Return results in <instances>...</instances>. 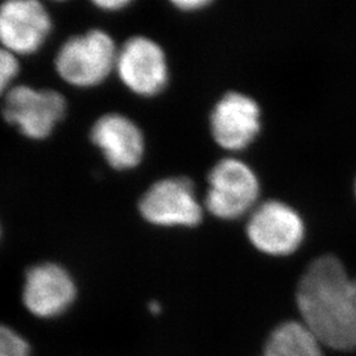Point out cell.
Instances as JSON below:
<instances>
[{
  "instance_id": "7a4b0ae2",
  "label": "cell",
  "mask_w": 356,
  "mask_h": 356,
  "mask_svg": "<svg viewBox=\"0 0 356 356\" xmlns=\"http://www.w3.org/2000/svg\"><path fill=\"white\" fill-rule=\"evenodd\" d=\"M118 51L110 33L90 29L65 41L56 54L54 69L73 88H95L115 72Z\"/></svg>"
},
{
  "instance_id": "3957f363",
  "label": "cell",
  "mask_w": 356,
  "mask_h": 356,
  "mask_svg": "<svg viewBox=\"0 0 356 356\" xmlns=\"http://www.w3.org/2000/svg\"><path fill=\"white\" fill-rule=\"evenodd\" d=\"M66 111L67 103L61 92L17 85L4 95L1 114L23 136L45 140L64 120Z\"/></svg>"
},
{
  "instance_id": "277c9868",
  "label": "cell",
  "mask_w": 356,
  "mask_h": 356,
  "mask_svg": "<svg viewBox=\"0 0 356 356\" xmlns=\"http://www.w3.org/2000/svg\"><path fill=\"white\" fill-rule=\"evenodd\" d=\"M204 206L210 214L232 220L252 210L260 185L254 170L238 159L220 160L209 173Z\"/></svg>"
},
{
  "instance_id": "8992f818",
  "label": "cell",
  "mask_w": 356,
  "mask_h": 356,
  "mask_svg": "<svg viewBox=\"0 0 356 356\" xmlns=\"http://www.w3.org/2000/svg\"><path fill=\"white\" fill-rule=\"evenodd\" d=\"M115 72L129 91L147 98L160 94L169 81L165 51L147 36H132L119 47Z\"/></svg>"
},
{
  "instance_id": "30bf717a",
  "label": "cell",
  "mask_w": 356,
  "mask_h": 356,
  "mask_svg": "<svg viewBox=\"0 0 356 356\" xmlns=\"http://www.w3.org/2000/svg\"><path fill=\"white\" fill-rule=\"evenodd\" d=\"M261 128L259 104L242 92H229L216 102L210 129L216 144L223 149L238 152L257 138Z\"/></svg>"
},
{
  "instance_id": "ba28073f",
  "label": "cell",
  "mask_w": 356,
  "mask_h": 356,
  "mask_svg": "<svg viewBox=\"0 0 356 356\" xmlns=\"http://www.w3.org/2000/svg\"><path fill=\"white\" fill-rule=\"evenodd\" d=\"M247 235L254 248L273 256L291 254L305 236L304 222L291 206L280 201L259 204L248 219Z\"/></svg>"
},
{
  "instance_id": "d6986e66",
  "label": "cell",
  "mask_w": 356,
  "mask_h": 356,
  "mask_svg": "<svg viewBox=\"0 0 356 356\" xmlns=\"http://www.w3.org/2000/svg\"><path fill=\"white\" fill-rule=\"evenodd\" d=\"M0 236H1V229H0Z\"/></svg>"
},
{
  "instance_id": "5bb4252c",
  "label": "cell",
  "mask_w": 356,
  "mask_h": 356,
  "mask_svg": "<svg viewBox=\"0 0 356 356\" xmlns=\"http://www.w3.org/2000/svg\"><path fill=\"white\" fill-rule=\"evenodd\" d=\"M20 72L17 56L0 45V97L13 88V81Z\"/></svg>"
},
{
  "instance_id": "52a82bcc",
  "label": "cell",
  "mask_w": 356,
  "mask_h": 356,
  "mask_svg": "<svg viewBox=\"0 0 356 356\" xmlns=\"http://www.w3.org/2000/svg\"><path fill=\"white\" fill-rule=\"evenodd\" d=\"M53 22L41 0H3L0 3V45L15 56L40 51L49 38Z\"/></svg>"
},
{
  "instance_id": "e0dca14e",
  "label": "cell",
  "mask_w": 356,
  "mask_h": 356,
  "mask_svg": "<svg viewBox=\"0 0 356 356\" xmlns=\"http://www.w3.org/2000/svg\"><path fill=\"white\" fill-rule=\"evenodd\" d=\"M149 312L153 313V314L160 313V312H161V305L157 304V302H151V304H149Z\"/></svg>"
},
{
  "instance_id": "ffe728a7",
  "label": "cell",
  "mask_w": 356,
  "mask_h": 356,
  "mask_svg": "<svg viewBox=\"0 0 356 356\" xmlns=\"http://www.w3.org/2000/svg\"><path fill=\"white\" fill-rule=\"evenodd\" d=\"M355 188H356V186H355Z\"/></svg>"
},
{
  "instance_id": "5b68a950",
  "label": "cell",
  "mask_w": 356,
  "mask_h": 356,
  "mask_svg": "<svg viewBox=\"0 0 356 356\" xmlns=\"http://www.w3.org/2000/svg\"><path fill=\"white\" fill-rule=\"evenodd\" d=\"M144 220L159 227H195L202 220V206L194 184L185 177L156 181L139 201Z\"/></svg>"
},
{
  "instance_id": "2e32d148",
  "label": "cell",
  "mask_w": 356,
  "mask_h": 356,
  "mask_svg": "<svg viewBox=\"0 0 356 356\" xmlns=\"http://www.w3.org/2000/svg\"><path fill=\"white\" fill-rule=\"evenodd\" d=\"M90 1L99 10L115 13L126 8L134 0H90Z\"/></svg>"
},
{
  "instance_id": "8fae6325",
  "label": "cell",
  "mask_w": 356,
  "mask_h": 356,
  "mask_svg": "<svg viewBox=\"0 0 356 356\" xmlns=\"http://www.w3.org/2000/svg\"><path fill=\"white\" fill-rule=\"evenodd\" d=\"M90 140L115 170L136 168L145 153V139L140 127L131 118L119 113L99 116L91 127Z\"/></svg>"
},
{
  "instance_id": "ac0fdd59",
  "label": "cell",
  "mask_w": 356,
  "mask_h": 356,
  "mask_svg": "<svg viewBox=\"0 0 356 356\" xmlns=\"http://www.w3.org/2000/svg\"><path fill=\"white\" fill-rule=\"evenodd\" d=\"M56 1H65V0H56Z\"/></svg>"
},
{
  "instance_id": "9a60e30c",
  "label": "cell",
  "mask_w": 356,
  "mask_h": 356,
  "mask_svg": "<svg viewBox=\"0 0 356 356\" xmlns=\"http://www.w3.org/2000/svg\"><path fill=\"white\" fill-rule=\"evenodd\" d=\"M179 11L185 13H194L204 10L207 6L213 3V0H169Z\"/></svg>"
},
{
  "instance_id": "6da1fadb",
  "label": "cell",
  "mask_w": 356,
  "mask_h": 356,
  "mask_svg": "<svg viewBox=\"0 0 356 356\" xmlns=\"http://www.w3.org/2000/svg\"><path fill=\"white\" fill-rule=\"evenodd\" d=\"M302 322L323 346L339 351L356 350V277L342 261L325 254L306 268L297 288Z\"/></svg>"
},
{
  "instance_id": "7c38bea8",
  "label": "cell",
  "mask_w": 356,
  "mask_h": 356,
  "mask_svg": "<svg viewBox=\"0 0 356 356\" xmlns=\"http://www.w3.org/2000/svg\"><path fill=\"white\" fill-rule=\"evenodd\" d=\"M322 346L302 321H288L270 332L263 356H323Z\"/></svg>"
},
{
  "instance_id": "9c48e42d",
  "label": "cell",
  "mask_w": 356,
  "mask_h": 356,
  "mask_svg": "<svg viewBox=\"0 0 356 356\" xmlns=\"http://www.w3.org/2000/svg\"><path fill=\"white\" fill-rule=\"evenodd\" d=\"M76 298V281L63 266L47 261L26 270L23 304L33 317L57 318L72 307Z\"/></svg>"
},
{
  "instance_id": "4fadbf2b",
  "label": "cell",
  "mask_w": 356,
  "mask_h": 356,
  "mask_svg": "<svg viewBox=\"0 0 356 356\" xmlns=\"http://www.w3.org/2000/svg\"><path fill=\"white\" fill-rule=\"evenodd\" d=\"M0 356H31V346L13 327L0 323Z\"/></svg>"
}]
</instances>
